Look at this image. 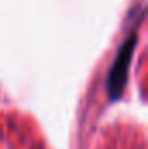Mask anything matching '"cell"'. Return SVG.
Masks as SVG:
<instances>
[{
    "mask_svg": "<svg viewBox=\"0 0 148 149\" xmlns=\"http://www.w3.org/2000/svg\"><path fill=\"white\" fill-rule=\"evenodd\" d=\"M136 40H138L136 35H131L125 40V43L120 47L118 56H117V59H115V63H113V66L110 70L108 90H110L111 99H117L124 90V85H125V80H127V70H129V63H131V56H132Z\"/></svg>",
    "mask_w": 148,
    "mask_h": 149,
    "instance_id": "obj_1",
    "label": "cell"
}]
</instances>
